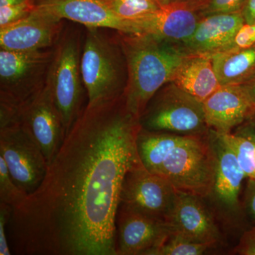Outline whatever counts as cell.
Here are the masks:
<instances>
[{
  "label": "cell",
  "mask_w": 255,
  "mask_h": 255,
  "mask_svg": "<svg viewBox=\"0 0 255 255\" xmlns=\"http://www.w3.org/2000/svg\"><path fill=\"white\" fill-rule=\"evenodd\" d=\"M84 36L78 28L64 27L47 77L46 87L61 117L65 136L85 109L87 95L81 72Z\"/></svg>",
  "instance_id": "obj_5"
},
{
  "label": "cell",
  "mask_w": 255,
  "mask_h": 255,
  "mask_svg": "<svg viewBox=\"0 0 255 255\" xmlns=\"http://www.w3.org/2000/svg\"><path fill=\"white\" fill-rule=\"evenodd\" d=\"M246 0H209L199 9L203 17L215 14L242 12Z\"/></svg>",
  "instance_id": "obj_25"
},
{
  "label": "cell",
  "mask_w": 255,
  "mask_h": 255,
  "mask_svg": "<svg viewBox=\"0 0 255 255\" xmlns=\"http://www.w3.org/2000/svg\"><path fill=\"white\" fill-rule=\"evenodd\" d=\"M242 86L245 89L247 93L249 95L252 100L255 104V75L246 83L242 85Z\"/></svg>",
  "instance_id": "obj_33"
},
{
  "label": "cell",
  "mask_w": 255,
  "mask_h": 255,
  "mask_svg": "<svg viewBox=\"0 0 255 255\" xmlns=\"http://www.w3.org/2000/svg\"><path fill=\"white\" fill-rule=\"evenodd\" d=\"M137 153L144 167L178 191L206 197L213 194L216 157L206 135H179L140 128Z\"/></svg>",
  "instance_id": "obj_2"
},
{
  "label": "cell",
  "mask_w": 255,
  "mask_h": 255,
  "mask_svg": "<svg viewBox=\"0 0 255 255\" xmlns=\"http://www.w3.org/2000/svg\"><path fill=\"white\" fill-rule=\"evenodd\" d=\"M177 195L168 181L147 170L139 157L124 177L119 204L167 222Z\"/></svg>",
  "instance_id": "obj_9"
},
{
  "label": "cell",
  "mask_w": 255,
  "mask_h": 255,
  "mask_svg": "<svg viewBox=\"0 0 255 255\" xmlns=\"http://www.w3.org/2000/svg\"><path fill=\"white\" fill-rule=\"evenodd\" d=\"M63 20L36 7L22 19L0 27V48L31 51L53 48L63 31Z\"/></svg>",
  "instance_id": "obj_12"
},
{
  "label": "cell",
  "mask_w": 255,
  "mask_h": 255,
  "mask_svg": "<svg viewBox=\"0 0 255 255\" xmlns=\"http://www.w3.org/2000/svg\"><path fill=\"white\" fill-rule=\"evenodd\" d=\"M211 59L221 86L243 85L255 75V46L226 50Z\"/></svg>",
  "instance_id": "obj_20"
},
{
  "label": "cell",
  "mask_w": 255,
  "mask_h": 255,
  "mask_svg": "<svg viewBox=\"0 0 255 255\" xmlns=\"http://www.w3.org/2000/svg\"><path fill=\"white\" fill-rule=\"evenodd\" d=\"M214 246L212 244L193 243L170 235L148 255H200Z\"/></svg>",
  "instance_id": "obj_23"
},
{
  "label": "cell",
  "mask_w": 255,
  "mask_h": 255,
  "mask_svg": "<svg viewBox=\"0 0 255 255\" xmlns=\"http://www.w3.org/2000/svg\"><path fill=\"white\" fill-rule=\"evenodd\" d=\"M36 7L61 19L80 23L85 27L110 28L130 34V21L119 17L107 0H32Z\"/></svg>",
  "instance_id": "obj_15"
},
{
  "label": "cell",
  "mask_w": 255,
  "mask_h": 255,
  "mask_svg": "<svg viewBox=\"0 0 255 255\" xmlns=\"http://www.w3.org/2000/svg\"><path fill=\"white\" fill-rule=\"evenodd\" d=\"M172 82L204 102L221 86L209 57L188 55L174 74Z\"/></svg>",
  "instance_id": "obj_19"
},
{
  "label": "cell",
  "mask_w": 255,
  "mask_h": 255,
  "mask_svg": "<svg viewBox=\"0 0 255 255\" xmlns=\"http://www.w3.org/2000/svg\"><path fill=\"white\" fill-rule=\"evenodd\" d=\"M0 157L13 180L27 195L39 187L48 170L41 147L18 122L0 127Z\"/></svg>",
  "instance_id": "obj_8"
},
{
  "label": "cell",
  "mask_w": 255,
  "mask_h": 255,
  "mask_svg": "<svg viewBox=\"0 0 255 255\" xmlns=\"http://www.w3.org/2000/svg\"><path fill=\"white\" fill-rule=\"evenodd\" d=\"M54 47L31 51L0 48V103L19 107L46 86Z\"/></svg>",
  "instance_id": "obj_7"
},
{
  "label": "cell",
  "mask_w": 255,
  "mask_h": 255,
  "mask_svg": "<svg viewBox=\"0 0 255 255\" xmlns=\"http://www.w3.org/2000/svg\"><path fill=\"white\" fill-rule=\"evenodd\" d=\"M140 129L124 95L86 106L39 187L13 209L7 227L11 253L117 255L121 190L139 159Z\"/></svg>",
  "instance_id": "obj_1"
},
{
  "label": "cell",
  "mask_w": 255,
  "mask_h": 255,
  "mask_svg": "<svg viewBox=\"0 0 255 255\" xmlns=\"http://www.w3.org/2000/svg\"><path fill=\"white\" fill-rule=\"evenodd\" d=\"M160 6H164V5L168 4L171 2V0H155Z\"/></svg>",
  "instance_id": "obj_36"
},
{
  "label": "cell",
  "mask_w": 255,
  "mask_h": 255,
  "mask_svg": "<svg viewBox=\"0 0 255 255\" xmlns=\"http://www.w3.org/2000/svg\"><path fill=\"white\" fill-rule=\"evenodd\" d=\"M81 55L82 80L88 107L117 100L125 93L127 58L118 33L112 36L102 28L85 27Z\"/></svg>",
  "instance_id": "obj_4"
},
{
  "label": "cell",
  "mask_w": 255,
  "mask_h": 255,
  "mask_svg": "<svg viewBox=\"0 0 255 255\" xmlns=\"http://www.w3.org/2000/svg\"><path fill=\"white\" fill-rule=\"evenodd\" d=\"M202 18L197 8L170 2L150 14L129 21L132 35H146L182 45L193 34Z\"/></svg>",
  "instance_id": "obj_13"
},
{
  "label": "cell",
  "mask_w": 255,
  "mask_h": 255,
  "mask_svg": "<svg viewBox=\"0 0 255 255\" xmlns=\"http://www.w3.org/2000/svg\"><path fill=\"white\" fill-rule=\"evenodd\" d=\"M206 124L217 132H232L255 111L242 85L221 86L203 102Z\"/></svg>",
  "instance_id": "obj_16"
},
{
  "label": "cell",
  "mask_w": 255,
  "mask_h": 255,
  "mask_svg": "<svg viewBox=\"0 0 255 255\" xmlns=\"http://www.w3.org/2000/svg\"><path fill=\"white\" fill-rule=\"evenodd\" d=\"M255 46V23H244L238 28L231 48L246 49Z\"/></svg>",
  "instance_id": "obj_27"
},
{
  "label": "cell",
  "mask_w": 255,
  "mask_h": 255,
  "mask_svg": "<svg viewBox=\"0 0 255 255\" xmlns=\"http://www.w3.org/2000/svg\"><path fill=\"white\" fill-rule=\"evenodd\" d=\"M16 122L40 146L49 165L59 150L65 135L61 117L46 85L18 107Z\"/></svg>",
  "instance_id": "obj_10"
},
{
  "label": "cell",
  "mask_w": 255,
  "mask_h": 255,
  "mask_svg": "<svg viewBox=\"0 0 255 255\" xmlns=\"http://www.w3.org/2000/svg\"><path fill=\"white\" fill-rule=\"evenodd\" d=\"M27 196L13 180L4 159L0 157V203L15 209L22 204Z\"/></svg>",
  "instance_id": "obj_24"
},
{
  "label": "cell",
  "mask_w": 255,
  "mask_h": 255,
  "mask_svg": "<svg viewBox=\"0 0 255 255\" xmlns=\"http://www.w3.org/2000/svg\"><path fill=\"white\" fill-rule=\"evenodd\" d=\"M209 138L216 157V179L213 193L225 206L237 209L242 183L246 177V174L231 147L211 129Z\"/></svg>",
  "instance_id": "obj_18"
},
{
  "label": "cell",
  "mask_w": 255,
  "mask_h": 255,
  "mask_svg": "<svg viewBox=\"0 0 255 255\" xmlns=\"http://www.w3.org/2000/svg\"><path fill=\"white\" fill-rule=\"evenodd\" d=\"M209 0H171V2L183 3L191 5L197 8L198 10L200 9L201 6L207 2Z\"/></svg>",
  "instance_id": "obj_34"
},
{
  "label": "cell",
  "mask_w": 255,
  "mask_h": 255,
  "mask_svg": "<svg viewBox=\"0 0 255 255\" xmlns=\"http://www.w3.org/2000/svg\"><path fill=\"white\" fill-rule=\"evenodd\" d=\"M201 199L178 191L175 205L167 221L171 236L193 243L215 246L221 234Z\"/></svg>",
  "instance_id": "obj_14"
},
{
  "label": "cell",
  "mask_w": 255,
  "mask_h": 255,
  "mask_svg": "<svg viewBox=\"0 0 255 255\" xmlns=\"http://www.w3.org/2000/svg\"><path fill=\"white\" fill-rule=\"evenodd\" d=\"M36 6L32 0H28L21 4L0 7V27L16 22L27 16Z\"/></svg>",
  "instance_id": "obj_26"
},
{
  "label": "cell",
  "mask_w": 255,
  "mask_h": 255,
  "mask_svg": "<svg viewBox=\"0 0 255 255\" xmlns=\"http://www.w3.org/2000/svg\"><path fill=\"white\" fill-rule=\"evenodd\" d=\"M117 33L127 58L126 105L139 119L153 96L172 82L188 55L179 45L146 35Z\"/></svg>",
  "instance_id": "obj_3"
},
{
  "label": "cell",
  "mask_w": 255,
  "mask_h": 255,
  "mask_svg": "<svg viewBox=\"0 0 255 255\" xmlns=\"http://www.w3.org/2000/svg\"><path fill=\"white\" fill-rule=\"evenodd\" d=\"M170 235L167 221L119 204L116 219L117 255H148Z\"/></svg>",
  "instance_id": "obj_11"
},
{
  "label": "cell",
  "mask_w": 255,
  "mask_h": 255,
  "mask_svg": "<svg viewBox=\"0 0 255 255\" xmlns=\"http://www.w3.org/2000/svg\"><path fill=\"white\" fill-rule=\"evenodd\" d=\"M244 23L242 12L205 16L189 39L179 46L187 55L211 58L231 48L236 32Z\"/></svg>",
  "instance_id": "obj_17"
},
{
  "label": "cell",
  "mask_w": 255,
  "mask_h": 255,
  "mask_svg": "<svg viewBox=\"0 0 255 255\" xmlns=\"http://www.w3.org/2000/svg\"><path fill=\"white\" fill-rule=\"evenodd\" d=\"M242 14L245 23H255V0H246Z\"/></svg>",
  "instance_id": "obj_32"
},
{
  "label": "cell",
  "mask_w": 255,
  "mask_h": 255,
  "mask_svg": "<svg viewBox=\"0 0 255 255\" xmlns=\"http://www.w3.org/2000/svg\"><path fill=\"white\" fill-rule=\"evenodd\" d=\"M26 1H28V0H0V7L21 4Z\"/></svg>",
  "instance_id": "obj_35"
},
{
  "label": "cell",
  "mask_w": 255,
  "mask_h": 255,
  "mask_svg": "<svg viewBox=\"0 0 255 255\" xmlns=\"http://www.w3.org/2000/svg\"><path fill=\"white\" fill-rule=\"evenodd\" d=\"M216 132L234 152L246 177L255 179V142L233 132Z\"/></svg>",
  "instance_id": "obj_21"
},
{
  "label": "cell",
  "mask_w": 255,
  "mask_h": 255,
  "mask_svg": "<svg viewBox=\"0 0 255 255\" xmlns=\"http://www.w3.org/2000/svg\"><path fill=\"white\" fill-rule=\"evenodd\" d=\"M119 17L129 21L157 11L160 5L155 0H107Z\"/></svg>",
  "instance_id": "obj_22"
},
{
  "label": "cell",
  "mask_w": 255,
  "mask_h": 255,
  "mask_svg": "<svg viewBox=\"0 0 255 255\" xmlns=\"http://www.w3.org/2000/svg\"><path fill=\"white\" fill-rule=\"evenodd\" d=\"M232 132L236 135L249 139L255 143V111Z\"/></svg>",
  "instance_id": "obj_30"
},
{
  "label": "cell",
  "mask_w": 255,
  "mask_h": 255,
  "mask_svg": "<svg viewBox=\"0 0 255 255\" xmlns=\"http://www.w3.org/2000/svg\"><path fill=\"white\" fill-rule=\"evenodd\" d=\"M13 209L11 206L0 203V255H10L11 248L7 236V227Z\"/></svg>",
  "instance_id": "obj_28"
},
{
  "label": "cell",
  "mask_w": 255,
  "mask_h": 255,
  "mask_svg": "<svg viewBox=\"0 0 255 255\" xmlns=\"http://www.w3.org/2000/svg\"><path fill=\"white\" fill-rule=\"evenodd\" d=\"M139 124L150 131L179 135H206L210 130L203 102L172 82L151 99L139 118Z\"/></svg>",
  "instance_id": "obj_6"
},
{
  "label": "cell",
  "mask_w": 255,
  "mask_h": 255,
  "mask_svg": "<svg viewBox=\"0 0 255 255\" xmlns=\"http://www.w3.org/2000/svg\"><path fill=\"white\" fill-rule=\"evenodd\" d=\"M235 253L241 255H255V227L242 236Z\"/></svg>",
  "instance_id": "obj_29"
},
{
  "label": "cell",
  "mask_w": 255,
  "mask_h": 255,
  "mask_svg": "<svg viewBox=\"0 0 255 255\" xmlns=\"http://www.w3.org/2000/svg\"><path fill=\"white\" fill-rule=\"evenodd\" d=\"M246 205L248 214L255 221V179L248 180L246 191Z\"/></svg>",
  "instance_id": "obj_31"
}]
</instances>
